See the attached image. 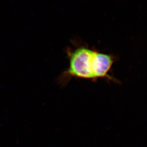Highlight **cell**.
I'll return each instance as SVG.
<instances>
[{"mask_svg": "<svg viewBox=\"0 0 147 147\" xmlns=\"http://www.w3.org/2000/svg\"><path fill=\"white\" fill-rule=\"evenodd\" d=\"M67 53L69 67L59 77V82L61 85H65L74 78L92 81L105 79L118 82L109 74L115 59L113 55L85 45L69 48Z\"/></svg>", "mask_w": 147, "mask_h": 147, "instance_id": "obj_1", "label": "cell"}]
</instances>
